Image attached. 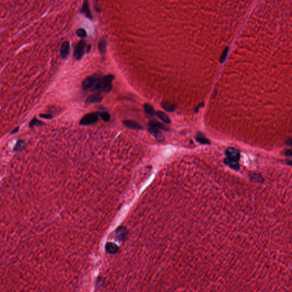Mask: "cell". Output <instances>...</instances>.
I'll return each instance as SVG.
<instances>
[{
    "label": "cell",
    "instance_id": "1",
    "mask_svg": "<svg viewBox=\"0 0 292 292\" xmlns=\"http://www.w3.org/2000/svg\"><path fill=\"white\" fill-rule=\"evenodd\" d=\"M114 79V75L108 74L100 77L95 85L91 88V91L98 93H109L112 89V82Z\"/></svg>",
    "mask_w": 292,
    "mask_h": 292
},
{
    "label": "cell",
    "instance_id": "2",
    "mask_svg": "<svg viewBox=\"0 0 292 292\" xmlns=\"http://www.w3.org/2000/svg\"><path fill=\"white\" fill-rule=\"evenodd\" d=\"M100 75L99 74H95L91 76L86 78L82 82V88L83 91L88 90L91 89L95 84L97 82L99 79L100 78Z\"/></svg>",
    "mask_w": 292,
    "mask_h": 292
},
{
    "label": "cell",
    "instance_id": "3",
    "mask_svg": "<svg viewBox=\"0 0 292 292\" xmlns=\"http://www.w3.org/2000/svg\"><path fill=\"white\" fill-rule=\"evenodd\" d=\"M86 49L87 46L85 41L82 40L79 41L74 48V58L76 60L81 59L83 56Z\"/></svg>",
    "mask_w": 292,
    "mask_h": 292
},
{
    "label": "cell",
    "instance_id": "4",
    "mask_svg": "<svg viewBox=\"0 0 292 292\" xmlns=\"http://www.w3.org/2000/svg\"><path fill=\"white\" fill-rule=\"evenodd\" d=\"M99 112L89 113L85 115L81 120L80 124L82 126H89L93 124L99 120Z\"/></svg>",
    "mask_w": 292,
    "mask_h": 292
},
{
    "label": "cell",
    "instance_id": "5",
    "mask_svg": "<svg viewBox=\"0 0 292 292\" xmlns=\"http://www.w3.org/2000/svg\"><path fill=\"white\" fill-rule=\"evenodd\" d=\"M225 155L227 156V158L231 159V160L238 162L240 159V156H241L240 152L236 148H232V147L228 148L225 150Z\"/></svg>",
    "mask_w": 292,
    "mask_h": 292
},
{
    "label": "cell",
    "instance_id": "6",
    "mask_svg": "<svg viewBox=\"0 0 292 292\" xmlns=\"http://www.w3.org/2000/svg\"><path fill=\"white\" fill-rule=\"evenodd\" d=\"M70 51V42L68 41L63 42L60 48V54L62 59H65L68 57Z\"/></svg>",
    "mask_w": 292,
    "mask_h": 292
},
{
    "label": "cell",
    "instance_id": "7",
    "mask_svg": "<svg viewBox=\"0 0 292 292\" xmlns=\"http://www.w3.org/2000/svg\"><path fill=\"white\" fill-rule=\"evenodd\" d=\"M128 236V231L124 227H119L116 230V236L118 240L124 242L127 239Z\"/></svg>",
    "mask_w": 292,
    "mask_h": 292
},
{
    "label": "cell",
    "instance_id": "8",
    "mask_svg": "<svg viewBox=\"0 0 292 292\" xmlns=\"http://www.w3.org/2000/svg\"><path fill=\"white\" fill-rule=\"evenodd\" d=\"M148 131L158 141H162L164 139V135L161 132V131L156 128L152 127L149 126L148 128Z\"/></svg>",
    "mask_w": 292,
    "mask_h": 292
},
{
    "label": "cell",
    "instance_id": "9",
    "mask_svg": "<svg viewBox=\"0 0 292 292\" xmlns=\"http://www.w3.org/2000/svg\"><path fill=\"white\" fill-rule=\"evenodd\" d=\"M103 99V97L102 95L99 93H96L92 95H90L87 98L85 101L86 104H89L91 103H100L102 102Z\"/></svg>",
    "mask_w": 292,
    "mask_h": 292
},
{
    "label": "cell",
    "instance_id": "10",
    "mask_svg": "<svg viewBox=\"0 0 292 292\" xmlns=\"http://www.w3.org/2000/svg\"><path fill=\"white\" fill-rule=\"evenodd\" d=\"M123 124L127 127L134 130H143V127L138 122L132 120H125L123 122Z\"/></svg>",
    "mask_w": 292,
    "mask_h": 292
},
{
    "label": "cell",
    "instance_id": "11",
    "mask_svg": "<svg viewBox=\"0 0 292 292\" xmlns=\"http://www.w3.org/2000/svg\"><path fill=\"white\" fill-rule=\"evenodd\" d=\"M224 163L233 170L237 171L240 169V164L238 162L231 160L227 158L224 159Z\"/></svg>",
    "mask_w": 292,
    "mask_h": 292
},
{
    "label": "cell",
    "instance_id": "12",
    "mask_svg": "<svg viewBox=\"0 0 292 292\" xmlns=\"http://www.w3.org/2000/svg\"><path fill=\"white\" fill-rule=\"evenodd\" d=\"M80 12L82 13H83L89 19H92L93 18V15H92L91 12L90 11V8H89V3H88L87 1H85L83 2L82 7L81 8V10Z\"/></svg>",
    "mask_w": 292,
    "mask_h": 292
},
{
    "label": "cell",
    "instance_id": "13",
    "mask_svg": "<svg viewBox=\"0 0 292 292\" xmlns=\"http://www.w3.org/2000/svg\"><path fill=\"white\" fill-rule=\"evenodd\" d=\"M148 126L150 127L156 128L160 130H163L164 131H167L169 130V127L166 126L165 124L155 119L151 120L148 122Z\"/></svg>",
    "mask_w": 292,
    "mask_h": 292
},
{
    "label": "cell",
    "instance_id": "14",
    "mask_svg": "<svg viewBox=\"0 0 292 292\" xmlns=\"http://www.w3.org/2000/svg\"><path fill=\"white\" fill-rule=\"evenodd\" d=\"M105 249L108 253L111 254L117 253L119 250L118 246L117 244L111 242H108L106 244Z\"/></svg>",
    "mask_w": 292,
    "mask_h": 292
},
{
    "label": "cell",
    "instance_id": "15",
    "mask_svg": "<svg viewBox=\"0 0 292 292\" xmlns=\"http://www.w3.org/2000/svg\"><path fill=\"white\" fill-rule=\"evenodd\" d=\"M106 46H107L106 39L104 37H103L98 44V49L99 50V52L102 54L104 55L105 54L106 51Z\"/></svg>",
    "mask_w": 292,
    "mask_h": 292
},
{
    "label": "cell",
    "instance_id": "16",
    "mask_svg": "<svg viewBox=\"0 0 292 292\" xmlns=\"http://www.w3.org/2000/svg\"><path fill=\"white\" fill-rule=\"evenodd\" d=\"M161 106L164 110L169 112L173 111L176 108L175 104L168 102H163V103H162Z\"/></svg>",
    "mask_w": 292,
    "mask_h": 292
},
{
    "label": "cell",
    "instance_id": "17",
    "mask_svg": "<svg viewBox=\"0 0 292 292\" xmlns=\"http://www.w3.org/2000/svg\"><path fill=\"white\" fill-rule=\"evenodd\" d=\"M144 109L146 113L151 116H154L155 114V111L154 107L150 103H145L144 104Z\"/></svg>",
    "mask_w": 292,
    "mask_h": 292
},
{
    "label": "cell",
    "instance_id": "18",
    "mask_svg": "<svg viewBox=\"0 0 292 292\" xmlns=\"http://www.w3.org/2000/svg\"><path fill=\"white\" fill-rule=\"evenodd\" d=\"M157 116L163 122L166 123H170L171 120L169 116L165 114L164 112L161 111H158L156 112Z\"/></svg>",
    "mask_w": 292,
    "mask_h": 292
},
{
    "label": "cell",
    "instance_id": "19",
    "mask_svg": "<svg viewBox=\"0 0 292 292\" xmlns=\"http://www.w3.org/2000/svg\"><path fill=\"white\" fill-rule=\"evenodd\" d=\"M196 140L201 144H209V141L205 138L203 134L201 133H198L196 136Z\"/></svg>",
    "mask_w": 292,
    "mask_h": 292
},
{
    "label": "cell",
    "instance_id": "20",
    "mask_svg": "<svg viewBox=\"0 0 292 292\" xmlns=\"http://www.w3.org/2000/svg\"><path fill=\"white\" fill-rule=\"evenodd\" d=\"M99 117L104 121V122H109L111 119L110 114L107 111H103L99 113Z\"/></svg>",
    "mask_w": 292,
    "mask_h": 292
},
{
    "label": "cell",
    "instance_id": "21",
    "mask_svg": "<svg viewBox=\"0 0 292 292\" xmlns=\"http://www.w3.org/2000/svg\"><path fill=\"white\" fill-rule=\"evenodd\" d=\"M25 145V143L24 141H23V140H20L17 142L14 149V151H19L20 149H22L24 147Z\"/></svg>",
    "mask_w": 292,
    "mask_h": 292
},
{
    "label": "cell",
    "instance_id": "22",
    "mask_svg": "<svg viewBox=\"0 0 292 292\" xmlns=\"http://www.w3.org/2000/svg\"><path fill=\"white\" fill-rule=\"evenodd\" d=\"M76 34L78 37L81 38H85L87 35L86 31L83 29H78L76 31Z\"/></svg>",
    "mask_w": 292,
    "mask_h": 292
},
{
    "label": "cell",
    "instance_id": "23",
    "mask_svg": "<svg viewBox=\"0 0 292 292\" xmlns=\"http://www.w3.org/2000/svg\"><path fill=\"white\" fill-rule=\"evenodd\" d=\"M43 124H44L43 122L35 118L30 122V124H29V126H30V127H33L35 126H41Z\"/></svg>",
    "mask_w": 292,
    "mask_h": 292
},
{
    "label": "cell",
    "instance_id": "24",
    "mask_svg": "<svg viewBox=\"0 0 292 292\" xmlns=\"http://www.w3.org/2000/svg\"><path fill=\"white\" fill-rule=\"evenodd\" d=\"M228 50H229V48L227 47V48H225V49L224 50L223 53H222V54L221 55V57H220V59L221 63L225 61V58H226V57L227 56V54H228Z\"/></svg>",
    "mask_w": 292,
    "mask_h": 292
},
{
    "label": "cell",
    "instance_id": "25",
    "mask_svg": "<svg viewBox=\"0 0 292 292\" xmlns=\"http://www.w3.org/2000/svg\"><path fill=\"white\" fill-rule=\"evenodd\" d=\"M40 117L41 118H43L45 119H52V118H53V115L51 114H41Z\"/></svg>",
    "mask_w": 292,
    "mask_h": 292
},
{
    "label": "cell",
    "instance_id": "26",
    "mask_svg": "<svg viewBox=\"0 0 292 292\" xmlns=\"http://www.w3.org/2000/svg\"><path fill=\"white\" fill-rule=\"evenodd\" d=\"M18 129H19V128H18V127H17V128H16L14 131H13L12 133H15V132H16L18 131Z\"/></svg>",
    "mask_w": 292,
    "mask_h": 292
}]
</instances>
